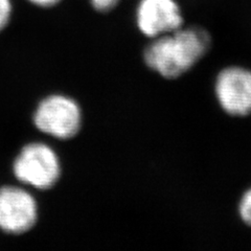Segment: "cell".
<instances>
[{
	"mask_svg": "<svg viewBox=\"0 0 251 251\" xmlns=\"http://www.w3.org/2000/svg\"><path fill=\"white\" fill-rule=\"evenodd\" d=\"M211 38L201 26H182L150 40L145 47L146 66L167 80H176L195 67L209 51Z\"/></svg>",
	"mask_w": 251,
	"mask_h": 251,
	"instance_id": "cell-1",
	"label": "cell"
},
{
	"mask_svg": "<svg viewBox=\"0 0 251 251\" xmlns=\"http://www.w3.org/2000/svg\"><path fill=\"white\" fill-rule=\"evenodd\" d=\"M14 9V0H0V33L10 25Z\"/></svg>",
	"mask_w": 251,
	"mask_h": 251,
	"instance_id": "cell-8",
	"label": "cell"
},
{
	"mask_svg": "<svg viewBox=\"0 0 251 251\" xmlns=\"http://www.w3.org/2000/svg\"><path fill=\"white\" fill-rule=\"evenodd\" d=\"M13 175L22 185L37 191H50L62 175L58 154L43 143H30L23 147L13 161Z\"/></svg>",
	"mask_w": 251,
	"mask_h": 251,
	"instance_id": "cell-2",
	"label": "cell"
},
{
	"mask_svg": "<svg viewBox=\"0 0 251 251\" xmlns=\"http://www.w3.org/2000/svg\"><path fill=\"white\" fill-rule=\"evenodd\" d=\"M91 9L99 14H109L120 6L123 0H85Z\"/></svg>",
	"mask_w": 251,
	"mask_h": 251,
	"instance_id": "cell-7",
	"label": "cell"
},
{
	"mask_svg": "<svg viewBox=\"0 0 251 251\" xmlns=\"http://www.w3.org/2000/svg\"><path fill=\"white\" fill-rule=\"evenodd\" d=\"M33 122L36 129L43 134L59 140H69L82 129L83 112L75 100L64 94H50L39 101Z\"/></svg>",
	"mask_w": 251,
	"mask_h": 251,
	"instance_id": "cell-3",
	"label": "cell"
},
{
	"mask_svg": "<svg viewBox=\"0 0 251 251\" xmlns=\"http://www.w3.org/2000/svg\"><path fill=\"white\" fill-rule=\"evenodd\" d=\"M215 93L220 107L230 116L251 114V70L241 66L222 69L216 77Z\"/></svg>",
	"mask_w": 251,
	"mask_h": 251,
	"instance_id": "cell-6",
	"label": "cell"
},
{
	"mask_svg": "<svg viewBox=\"0 0 251 251\" xmlns=\"http://www.w3.org/2000/svg\"><path fill=\"white\" fill-rule=\"evenodd\" d=\"M239 215L242 221L251 227V187L242 196L239 203Z\"/></svg>",
	"mask_w": 251,
	"mask_h": 251,
	"instance_id": "cell-9",
	"label": "cell"
},
{
	"mask_svg": "<svg viewBox=\"0 0 251 251\" xmlns=\"http://www.w3.org/2000/svg\"><path fill=\"white\" fill-rule=\"evenodd\" d=\"M38 219L37 200L25 188L0 187V230L11 235L25 234L36 226Z\"/></svg>",
	"mask_w": 251,
	"mask_h": 251,
	"instance_id": "cell-4",
	"label": "cell"
},
{
	"mask_svg": "<svg viewBox=\"0 0 251 251\" xmlns=\"http://www.w3.org/2000/svg\"><path fill=\"white\" fill-rule=\"evenodd\" d=\"M134 22L139 33L152 40L182 27L184 18L177 0H137Z\"/></svg>",
	"mask_w": 251,
	"mask_h": 251,
	"instance_id": "cell-5",
	"label": "cell"
},
{
	"mask_svg": "<svg viewBox=\"0 0 251 251\" xmlns=\"http://www.w3.org/2000/svg\"><path fill=\"white\" fill-rule=\"evenodd\" d=\"M31 6L41 10H50L59 6L64 0H25Z\"/></svg>",
	"mask_w": 251,
	"mask_h": 251,
	"instance_id": "cell-10",
	"label": "cell"
}]
</instances>
